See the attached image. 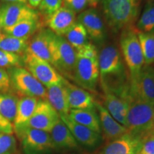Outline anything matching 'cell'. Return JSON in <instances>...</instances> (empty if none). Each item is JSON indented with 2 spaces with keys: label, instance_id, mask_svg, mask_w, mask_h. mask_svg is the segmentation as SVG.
I'll return each instance as SVG.
<instances>
[{
  "label": "cell",
  "instance_id": "6da1fadb",
  "mask_svg": "<svg viewBox=\"0 0 154 154\" xmlns=\"http://www.w3.org/2000/svg\"><path fill=\"white\" fill-rule=\"evenodd\" d=\"M140 0H103L108 25L114 32L132 27L139 12Z\"/></svg>",
  "mask_w": 154,
  "mask_h": 154
},
{
  "label": "cell",
  "instance_id": "7a4b0ae2",
  "mask_svg": "<svg viewBox=\"0 0 154 154\" xmlns=\"http://www.w3.org/2000/svg\"><path fill=\"white\" fill-rule=\"evenodd\" d=\"M126 128L128 132L143 138L154 128L153 106L139 98L131 96Z\"/></svg>",
  "mask_w": 154,
  "mask_h": 154
},
{
  "label": "cell",
  "instance_id": "3957f363",
  "mask_svg": "<svg viewBox=\"0 0 154 154\" xmlns=\"http://www.w3.org/2000/svg\"><path fill=\"white\" fill-rule=\"evenodd\" d=\"M120 46L123 57L129 69L131 83L136 79L145 64L138 37V31L132 27L123 31Z\"/></svg>",
  "mask_w": 154,
  "mask_h": 154
},
{
  "label": "cell",
  "instance_id": "277c9868",
  "mask_svg": "<svg viewBox=\"0 0 154 154\" xmlns=\"http://www.w3.org/2000/svg\"><path fill=\"white\" fill-rule=\"evenodd\" d=\"M8 73L11 86L18 95L47 100V89L26 69L14 67Z\"/></svg>",
  "mask_w": 154,
  "mask_h": 154
},
{
  "label": "cell",
  "instance_id": "5b68a950",
  "mask_svg": "<svg viewBox=\"0 0 154 154\" xmlns=\"http://www.w3.org/2000/svg\"><path fill=\"white\" fill-rule=\"evenodd\" d=\"M25 154H46L55 149L49 133L26 127L16 134Z\"/></svg>",
  "mask_w": 154,
  "mask_h": 154
},
{
  "label": "cell",
  "instance_id": "8992f818",
  "mask_svg": "<svg viewBox=\"0 0 154 154\" xmlns=\"http://www.w3.org/2000/svg\"><path fill=\"white\" fill-rule=\"evenodd\" d=\"M23 59L26 70L47 88L63 82V77L47 61L27 52Z\"/></svg>",
  "mask_w": 154,
  "mask_h": 154
},
{
  "label": "cell",
  "instance_id": "52a82bcc",
  "mask_svg": "<svg viewBox=\"0 0 154 154\" xmlns=\"http://www.w3.org/2000/svg\"><path fill=\"white\" fill-rule=\"evenodd\" d=\"M76 51L63 36L56 35L52 65L69 79H74Z\"/></svg>",
  "mask_w": 154,
  "mask_h": 154
},
{
  "label": "cell",
  "instance_id": "ba28073f",
  "mask_svg": "<svg viewBox=\"0 0 154 154\" xmlns=\"http://www.w3.org/2000/svg\"><path fill=\"white\" fill-rule=\"evenodd\" d=\"M99 78V60L77 57L73 80L84 89L94 91Z\"/></svg>",
  "mask_w": 154,
  "mask_h": 154
},
{
  "label": "cell",
  "instance_id": "9c48e42d",
  "mask_svg": "<svg viewBox=\"0 0 154 154\" xmlns=\"http://www.w3.org/2000/svg\"><path fill=\"white\" fill-rule=\"evenodd\" d=\"M55 37L49 29L42 28L29 39L26 52L52 65Z\"/></svg>",
  "mask_w": 154,
  "mask_h": 154
},
{
  "label": "cell",
  "instance_id": "30bf717a",
  "mask_svg": "<svg viewBox=\"0 0 154 154\" xmlns=\"http://www.w3.org/2000/svg\"><path fill=\"white\" fill-rule=\"evenodd\" d=\"M99 66V77L101 83L105 82L110 77L122 78L124 65L120 53L116 48L109 46L103 48L98 57Z\"/></svg>",
  "mask_w": 154,
  "mask_h": 154
},
{
  "label": "cell",
  "instance_id": "8fae6325",
  "mask_svg": "<svg viewBox=\"0 0 154 154\" xmlns=\"http://www.w3.org/2000/svg\"><path fill=\"white\" fill-rule=\"evenodd\" d=\"M2 29L5 30L26 19L38 18L39 13L26 4L7 3L0 7Z\"/></svg>",
  "mask_w": 154,
  "mask_h": 154
},
{
  "label": "cell",
  "instance_id": "7c38bea8",
  "mask_svg": "<svg viewBox=\"0 0 154 154\" xmlns=\"http://www.w3.org/2000/svg\"><path fill=\"white\" fill-rule=\"evenodd\" d=\"M60 119V116L47 100H39L27 126L50 133Z\"/></svg>",
  "mask_w": 154,
  "mask_h": 154
},
{
  "label": "cell",
  "instance_id": "4fadbf2b",
  "mask_svg": "<svg viewBox=\"0 0 154 154\" xmlns=\"http://www.w3.org/2000/svg\"><path fill=\"white\" fill-rule=\"evenodd\" d=\"M130 94L154 106V67L143 66L136 79L131 83Z\"/></svg>",
  "mask_w": 154,
  "mask_h": 154
},
{
  "label": "cell",
  "instance_id": "5bb4252c",
  "mask_svg": "<svg viewBox=\"0 0 154 154\" xmlns=\"http://www.w3.org/2000/svg\"><path fill=\"white\" fill-rule=\"evenodd\" d=\"M76 14L72 9L62 5L56 12L46 19L45 22L56 35L63 36L76 24Z\"/></svg>",
  "mask_w": 154,
  "mask_h": 154
},
{
  "label": "cell",
  "instance_id": "9a60e30c",
  "mask_svg": "<svg viewBox=\"0 0 154 154\" xmlns=\"http://www.w3.org/2000/svg\"><path fill=\"white\" fill-rule=\"evenodd\" d=\"M142 146L143 138L128 132L108 144L101 154H140Z\"/></svg>",
  "mask_w": 154,
  "mask_h": 154
},
{
  "label": "cell",
  "instance_id": "2e32d148",
  "mask_svg": "<svg viewBox=\"0 0 154 154\" xmlns=\"http://www.w3.org/2000/svg\"><path fill=\"white\" fill-rule=\"evenodd\" d=\"M101 87L104 93L106 109L116 121L126 127L128 102L121 96L115 94L106 86H101Z\"/></svg>",
  "mask_w": 154,
  "mask_h": 154
},
{
  "label": "cell",
  "instance_id": "e0dca14e",
  "mask_svg": "<svg viewBox=\"0 0 154 154\" xmlns=\"http://www.w3.org/2000/svg\"><path fill=\"white\" fill-rule=\"evenodd\" d=\"M95 106L99 111L100 125L102 127L106 140L108 141H112L128 133L126 127L116 121L107 109L101 103L95 102Z\"/></svg>",
  "mask_w": 154,
  "mask_h": 154
},
{
  "label": "cell",
  "instance_id": "ac0fdd59",
  "mask_svg": "<svg viewBox=\"0 0 154 154\" xmlns=\"http://www.w3.org/2000/svg\"><path fill=\"white\" fill-rule=\"evenodd\" d=\"M78 22L85 28L87 34L95 41H101L104 37L103 21L94 8L82 11L78 17Z\"/></svg>",
  "mask_w": 154,
  "mask_h": 154
},
{
  "label": "cell",
  "instance_id": "d6986e66",
  "mask_svg": "<svg viewBox=\"0 0 154 154\" xmlns=\"http://www.w3.org/2000/svg\"><path fill=\"white\" fill-rule=\"evenodd\" d=\"M47 100L59 116L69 114L71 109L69 105L65 79H63L62 82L47 88Z\"/></svg>",
  "mask_w": 154,
  "mask_h": 154
},
{
  "label": "cell",
  "instance_id": "ffe728a7",
  "mask_svg": "<svg viewBox=\"0 0 154 154\" xmlns=\"http://www.w3.org/2000/svg\"><path fill=\"white\" fill-rule=\"evenodd\" d=\"M70 109H91L95 106V101L89 92L71 84L65 79Z\"/></svg>",
  "mask_w": 154,
  "mask_h": 154
},
{
  "label": "cell",
  "instance_id": "44dd1931",
  "mask_svg": "<svg viewBox=\"0 0 154 154\" xmlns=\"http://www.w3.org/2000/svg\"><path fill=\"white\" fill-rule=\"evenodd\" d=\"M38 101V99L29 96H24L19 99L16 116L13 122L15 134L28 127L27 124L35 110Z\"/></svg>",
  "mask_w": 154,
  "mask_h": 154
},
{
  "label": "cell",
  "instance_id": "7402d4cb",
  "mask_svg": "<svg viewBox=\"0 0 154 154\" xmlns=\"http://www.w3.org/2000/svg\"><path fill=\"white\" fill-rule=\"evenodd\" d=\"M61 121L66 124L75 139L86 146H94L98 143L99 134L72 120L69 115L60 116Z\"/></svg>",
  "mask_w": 154,
  "mask_h": 154
},
{
  "label": "cell",
  "instance_id": "603a6c76",
  "mask_svg": "<svg viewBox=\"0 0 154 154\" xmlns=\"http://www.w3.org/2000/svg\"><path fill=\"white\" fill-rule=\"evenodd\" d=\"M43 21L38 18L26 19L4 30V32L14 37L29 40L38 30L43 28Z\"/></svg>",
  "mask_w": 154,
  "mask_h": 154
},
{
  "label": "cell",
  "instance_id": "cb8c5ba5",
  "mask_svg": "<svg viewBox=\"0 0 154 154\" xmlns=\"http://www.w3.org/2000/svg\"><path fill=\"white\" fill-rule=\"evenodd\" d=\"M50 133L55 148L73 149L77 146L76 140L61 119L58 121Z\"/></svg>",
  "mask_w": 154,
  "mask_h": 154
},
{
  "label": "cell",
  "instance_id": "d4e9b609",
  "mask_svg": "<svg viewBox=\"0 0 154 154\" xmlns=\"http://www.w3.org/2000/svg\"><path fill=\"white\" fill-rule=\"evenodd\" d=\"M69 116L75 122L87 127L93 131L100 134L101 125L96 113L91 109H71Z\"/></svg>",
  "mask_w": 154,
  "mask_h": 154
},
{
  "label": "cell",
  "instance_id": "484cf974",
  "mask_svg": "<svg viewBox=\"0 0 154 154\" xmlns=\"http://www.w3.org/2000/svg\"><path fill=\"white\" fill-rule=\"evenodd\" d=\"M28 42L27 39L17 38L6 33H2L0 34V49L23 57L27 50Z\"/></svg>",
  "mask_w": 154,
  "mask_h": 154
},
{
  "label": "cell",
  "instance_id": "4316f807",
  "mask_svg": "<svg viewBox=\"0 0 154 154\" xmlns=\"http://www.w3.org/2000/svg\"><path fill=\"white\" fill-rule=\"evenodd\" d=\"M19 99L9 93H0V114L11 123L16 116Z\"/></svg>",
  "mask_w": 154,
  "mask_h": 154
},
{
  "label": "cell",
  "instance_id": "83f0119b",
  "mask_svg": "<svg viewBox=\"0 0 154 154\" xmlns=\"http://www.w3.org/2000/svg\"><path fill=\"white\" fill-rule=\"evenodd\" d=\"M66 39L71 46L76 50H79L81 48L87 44L88 34L85 28L80 23L77 22L65 34Z\"/></svg>",
  "mask_w": 154,
  "mask_h": 154
},
{
  "label": "cell",
  "instance_id": "f1b7e54d",
  "mask_svg": "<svg viewBox=\"0 0 154 154\" xmlns=\"http://www.w3.org/2000/svg\"><path fill=\"white\" fill-rule=\"evenodd\" d=\"M138 37L146 66L154 64V33L138 32Z\"/></svg>",
  "mask_w": 154,
  "mask_h": 154
},
{
  "label": "cell",
  "instance_id": "f546056e",
  "mask_svg": "<svg viewBox=\"0 0 154 154\" xmlns=\"http://www.w3.org/2000/svg\"><path fill=\"white\" fill-rule=\"evenodd\" d=\"M136 29L143 33H154V3L149 2L146 5Z\"/></svg>",
  "mask_w": 154,
  "mask_h": 154
},
{
  "label": "cell",
  "instance_id": "4dcf8cb0",
  "mask_svg": "<svg viewBox=\"0 0 154 154\" xmlns=\"http://www.w3.org/2000/svg\"><path fill=\"white\" fill-rule=\"evenodd\" d=\"M24 59L22 56L0 49V68L22 67Z\"/></svg>",
  "mask_w": 154,
  "mask_h": 154
},
{
  "label": "cell",
  "instance_id": "1f68e13d",
  "mask_svg": "<svg viewBox=\"0 0 154 154\" xmlns=\"http://www.w3.org/2000/svg\"><path fill=\"white\" fill-rule=\"evenodd\" d=\"M17 140L13 135L0 133V154H16Z\"/></svg>",
  "mask_w": 154,
  "mask_h": 154
},
{
  "label": "cell",
  "instance_id": "d6a6232c",
  "mask_svg": "<svg viewBox=\"0 0 154 154\" xmlns=\"http://www.w3.org/2000/svg\"><path fill=\"white\" fill-rule=\"evenodd\" d=\"M62 5L63 0H42L38 7L40 11L39 14L42 15L44 20H46L60 8Z\"/></svg>",
  "mask_w": 154,
  "mask_h": 154
},
{
  "label": "cell",
  "instance_id": "836d02e7",
  "mask_svg": "<svg viewBox=\"0 0 154 154\" xmlns=\"http://www.w3.org/2000/svg\"><path fill=\"white\" fill-rule=\"evenodd\" d=\"M76 56L80 57L89 58V59H97V49L92 44L87 43L76 51Z\"/></svg>",
  "mask_w": 154,
  "mask_h": 154
},
{
  "label": "cell",
  "instance_id": "e575fe53",
  "mask_svg": "<svg viewBox=\"0 0 154 154\" xmlns=\"http://www.w3.org/2000/svg\"><path fill=\"white\" fill-rule=\"evenodd\" d=\"M140 154H154V131L143 138V146Z\"/></svg>",
  "mask_w": 154,
  "mask_h": 154
},
{
  "label": "cell",
  "instance_id": "d590c367",
  "mask_svg": "<svg viewBox=\"0 0 154 154\" xmlns=\"http://www.w3.org/2000/svg\"><path fill=\"white\" fill-rule=\"evenodd\" d=\"M63 5L76 13L81 12L88 6V0H63Z\"/></svg>",
  "mask_w": 154,
  "mask_h": 154
},
{
  "label": "cell",
  "instance_id": "8d00e7d4",
  "mask_svg": "<svg viewBox=\"0 0 154 154\" xmlns=\"http://www.w3.org/2000/svg\"><path fill=\"white\" fill-rule=\"evenodd\" d=\"M10 87L9 73L5 69L0 68V93H8Z\"/></svg>",
  "mask_w": 154,
  "mask_h": 154
},
{
  "label": "cell",
  "instance_id": "74e56055",
  "mask_svg": "<svg viewBox=\"0 0 154 154\" xmlns=\"http://www.w3.org/2000/svg\"><path fill=\"white\" fill-rule=\"evenodd\" d=\"M0 133L11 134L14 133V126L12 123L6 119L0 114Z\"/></svg>",
  "mask_w": 154,
  "mask_h": 154
},
{
  "label": "cell",
  "instance_id": "f35d334b",
  "mask_svg": "<svg viewBox=\"0 0 154 154\" xmlns=\"http://www.w3.org/2000/svg\"><path fill=\"white\" fill-rule=\"evenodd\" d=\"M42 0H27V2L29 4V6L31 8L35 9L36 8L38 7V6L40 5Z\"/></svg>",
  "mask_w": 154,
  "mask_h": 154
},
{
  "label": "cell",
  "instance_id": "ab89813d",
  "mask_svg": "<svg viewBox=\"0 0 154 154\" xmlns=\"http://www.w3.org/2000/svg\"><path fill=\"white\" fill-rule=\"evenodd\" d=\"M8 3H22L26 4L27 3V0H3Z\"/></svg>",
  "mask_w": 154,
  "mask_h": 154
},
{
  "label": "cell",
  "instance_id": "60d3db41",
  "mask_svg": "<svg viewBox=\"0 0 154 154\" xmlns=\"http://www.w3.org/2000/svg\"><path fill=\"white\" fill-rule=\"evenodd\" d=\"M88 5L91 6V7H94V0H88Z\"/></svg>",
  "mask_w": 154,
  "mask_h": 154
},
{
  "label": "cell",
  "instance_id": "b9f144b4",
  "mask_svg": "<svg viewBox=\"0 0 154 154\" xmlns=\"http://www.w3.org/2000/svg\"><path fill=\"white\" fill-rule=\"evenodd\" d=\"M99 1H100V0H94V7H96V5H97V4Z\"/></svg>",
  "mask_w": 154,
  "mask_h": 154
},
{
  "label": "cell",
  "instance_id": "7bdbcfd3",
  "mask_svg": "<svg viewBox=\"0 0 154 154\" xmlns=\"http://www.w3.org/2000/svg\"><path fill=\"white\" fill-rule=\"evenodd\" d=\"M2 22H1V17H0V34H2Z\"/></svg>",
  "mask_w": 154,
  "mask_h": 154
},
{
  "label": "cell",
  "instance_id": "ee69618b",
  "mask_svg": "<svg viewBox=\"0 0 154 154\" xmlns=\"http://www.w3.org/2000/svg\"><path fill=\"white\" fill-rule=\"evenodd\" d=\"M153 114H154V106H153ZM153 131H154V128H153Z\"/></svg>",
  "mask_w": 154,
  "mask_h": 154
}]
</instances>
